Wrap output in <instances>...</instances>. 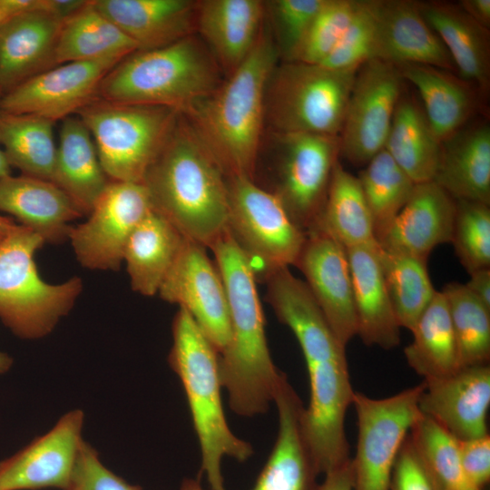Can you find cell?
Wrapping results in <instances>:
<instances>
[{"mask_svg": "<svg viewBox=\"0 0 490 490\" xmlns=\"http://www.w3.org/2000/svg\"><path fill=\"white\" fill-rule=\"evenodd\" d=\"M462 471L475 488L484 490L490 480V436L458 441Z\"/></svg>", "mask_w": 490, "mask_h": 490, "instance_id": "obj_48", "label": "cell"}, {"mask_svg": "<svg viewBox=\"0 0 490 490\" xmlns=\"http://www.w3.org/2000/svg\"><path fill=\"white\" fill-rule=\"evenodd\" d=\"M152 210L206 248L227 230L228 185L220 166L179 113L142 181Z\"/></svg>", "mask_w": 490, "mask_h": 490, "instance_id": "obj_2", "label": "cell"}, {"mask_svg": "<svg viewBox=\"0 0 490 490\" xmlns=\"http://www.w3.org/2000/svg\"><path fill=\"white\" fill-rule=\"evenodd\" d=\"M386 288L400 328L410 331L433 299L427 260L377 247Z\"/></svg>", "mask_w": 490, "mask_h": 490, "instance_id": "obj_38", "label": "cell"}, {"mask_svg": "<svg viewBox=\"0 0 490 490\" xmlns=\"http://www.w3.org/2000/svg\"><path fill=\"white\" fill-rule=\"evenodd\" d=\"M336 337L343 346L357 335L350 268L347 250L319 228L306 232L295 265Z\"/></svg>", "mask_w": 490, "mask_h": 490, "instance_id": "obj_18", "label": "cell"}, {"mask_svg": "<svg viewBox=\"0 0 490 490\" xmlns=\"http://www.w3.org/2000/svg\"><path fill=\"white\" fill-rule=\"evenodd\" d=\"M34 0H0V26L9 18L30 9Z\"/></svg>", "mask_w": 490, "mask_h": 490, "instance_id": "obj_53", "label": "cell"}, {"mask_svg": "<svg viewBox=\"0 0 490 490\" xmlns=\"http://www.w3.org/2000/svg\"><path fill=\"white\" fill-rule=\"evenodd\" d=\"M378 0H358L340 40L320 65L338 71H357L374 59Z\"/></svg>", "mask_w": 490, "mask_h": 490, "instance_id": "obj_43", "label": "cell"}, {"mask_svg": "<svg viewBox=\"0 0 490 490\" xmlns=\"http://www.w3.org/2000/svg\"><path fill=\"white\" fill-rule=\"evenodd\" d=\"M421 13L450 54L459 77L485 93L490 83L489 29L456 3L420 2Z\"/></svg>", "mask_w": 490, "mask_h": 490, "instance_id": "obj_29", "label": "cell"}, {"mask_svg": "<svg viewBox=\"0 0 490 490\" xmlns=\"http://www.w3.org/2000/svg\"><path fill=\"white\" fill-rule=\"evenodd\" d=\"M413 339L404 349L408 366L424 381L443 378L461 368L447 302L436 292L411 330Z\"/></svg>", "mask_w": 490, "mask_h": 490, "instance_id": "obj_34", "label": "cell"}, {"mask_svg": "<svg viewBox=\"0 0 490 490\" xmlns=\"http://www.w3.org/2000/svg\"><path fill=\"white\" fill-rule=\"evenodd\" d=\"M184 237L163 216L152 210L128 239L123 261L132 289L154 296L172 266Z\"/></svg>", "mask_w": 490, "mask_h": 490, "instance_id": "obj_32", "label": "cell"}, {"mask_svg": "<svg viewBox=\"0 0 490 490\" xmlns=\"http://www.w3.org/2000/svg\"><path fill=\"white\" fill-rule=\"evenodd\" d=\"M455 201L451 242L459 261L469 274L490 268V205L466 200Z\"/></svg>", "mask_w": 490, "mask_h": 490, "instance_id": "obj_42", "label": "cell"}, {"mask_svg": "<svg viewBox=\"0 0 490 490\" xmlns=\"http://www.w3.org/2000/svg\"><path fill=\"white\" fill-rule=\"evenodd\" d=\"M424 382L426 387L419 399L422 415L458 441L488 435V364L462 368L451 376Z\"/></svg>", "mask_w": 490, "mask_h": 490, "instance_id": "obj_19", "label": "cell"}, {"mask_svg": "<svg viewBox=\"0 0 490 490\" xmlns=\"http://www.w3.org/2000/svg\"><path fill=\"white\" fill-rule=\"evenodd\" d=\"M454 200L490 205V126L466 123L441 142L433 181Z\"/></svg>", "mask_w": 490, "mask_h": 490, "instance_id": "obj_27", "label": "cell"}, {"mask_svg": "<svg viewBox=\"0 0 490 490\" xmlns=\"http://www.w3.org/2000/svg\"><path fill=\"white\" fill-rule=\"evenodd\" d=\"M397 66L403 80L417 90L424 113L440 142L468 122L475 103L474 85L450 71L430 65Z\"/></svg>", "mask_w": 490, "mask_h": 490, "instance_id": "obj_31", "label": "cell"}, {"mask_svg": "<svg viewBox=\"0 0 490 490\" xmlns=\"http://www.w3.org/2000/svg\"><path fill=\"white\" fill-rule=\"evenodd\" d=\"M110 181L86 126L79 117L64 119L59 129L52 182L88 216Z\"/></svg>", "mask_w": 490, "mask_h": 490, "instance_id": "obj_30", "label": "cell"}, {"mask_svg": "<svg viewBox=\"0 0 490 490\" xmlns=\"http://www.w3.org/2000/svg\"><path fill=\"white\" fill-rule=\"evenodd\" d=\"M11 175V165L4 150L0 149V179Z\"/></svg>", "mask_w": 490, "mask_h": 490, "instance_id": "obj_55", "label": "cell"}, {"mask_svg": "<svg viewBox=\"0 0 490 490\" xmlns=\"http://www.w3.org/2000/svg\"><path fill=\"white\" fill-rule=\"evenodd\" d=\"M172 331L168 362L182 384L190 407L201 448L200 475L205 474L211 490H226L222 458L244 462L253 455V448L228 426L220 396L219 352L182 308L173 318Z\"/></svg>", "mask_w": 490, "mask_h": 490, "instance_id": "obj_6", "label": "cell"}, {"mask_svg": "<svg viewBox=\"0 0 490 490\" xmlns=\"http://www.w3.org/2000/svg\"><path fill=\"white\" fill-rule=\"evenodd\" d=\"M64 490H140L109 470L97 451L83 442L67 486Z\"/></svg>", "mask_w": 490, "mask_h": 490, "instance_id": "obj_46", "label": "cell"}, {"mask_svg": "<svg viewBox=\"0 0 490 490\" xmlns=\"http://www.w3.org/2000/svg\"><path fill=\"white\" fill-rule=\"evenodd\" d=\"M44 243L38 233L20 224L0 242V319L23 339L51 333L83 290L78 277L60 284L40 277L34 254Z\"/></svg>", "mask_w": 490, "mask_h": 490, "instance_id": "obj_7", "label": "cell"}, {"mask_svg": "<svg viewBox=\"0 0 490 490\" xmlns=\"http://www.w3.org/2000/svg\"><path fill=\"white\" fill-rule=\"evenodd\" d=\"M325 0H272L264 2L269 27L280 62H291Z\"/></svg>", "mask_w": 490, "mask_h": 490, "instance_id": "obj_45", "label": "cell"}, {"mask_svg": "<svg viewBox=\"0 0 490 490\" xmlns=\"http://www.w3.org/2000/svg\"><path fill=\"white\" fill-rule=\"evenodd\" d=\"M264 18L262 1H198L196 33L228 76L252 50Z\"/></svg>", "mask_w": 490, "mask_h": 490, "instance_id": "obj_24", "label": "cell"}, {"mask_svg": "<svg viewBox=\"0 0 490 490\" xmlns=\"http://www.w3.org/2000/svg\"><path fill=\"white\" fill-rule=\"evenodd\" d=\"M227 230L260 280L295 265L306 232L289 217L279 199L243 176L227 177Z\"/></svg>", "mask_w": 490, "mask_h": 490, "instance_id": "obj_10", "label": "cell"}, {"mask_svg": "<svg viewBox=\"0 0 490 490\" xmlns=\"http://www.w3.org/2000/svg\"><path fill=\"white\" fill-rule=\"evenodd\" d=\"M206 250L184 237L158 294L187 310L220 354L230 338L229 309L221 277Z\"/></svg>", "mask_w": 490, "mask_h": 490, "instance_id": "obj_15", "label": "cell"}, {"mask_svg": "<svg viewBox=\"0 0 490 490\" xmlns=\"http://www.w3.org/2000/svg\"><path fill=\"white\" fill-rule=\"evenodd\" d=\"M374 59L395 65L456 70L444 44L425 20L420 2L413 0H378Z\"/></svg>", "mask_w": 490, "mask_h": 490, "instance_id": "obj_22", "label": "cell"}, {"mask_svg": "<svg viewBox=\"0 0 490 490\" xmlns=\"http://www.w3.org/2000/svg\"><path fill=\"white\" fill-rule=\"evenodd\" d=\"M0 211L51 244L68 240L70 221L83 216L72 199L54 182L26 175L0 179Z\"/></svg>", "mask_w": 490, "mask_h": 490, "instance_id": "obj_26", "label": "cell"}, {"mask_svg": "<svg viewBox=\"0 0 490 490\" xmlns=\"http://www.w3.org/2000/svg\"><path fill=\"white\" fill-rule=\"evenodd\" d=\"M191 0H93L94 6L138 45L152 50L196 34Z\"/></svg>", "mask_w": 490, "mask_h": 490, "instance_id": "obj_25", "label": "cell"}, {"mask_svg": "<svg viewBox=\"0 0 490 490\" xmlns=\"http://www.w3.org/2000/svg\"><path fill=\"white\" fill-rule=\"evenodd\" d=\"M279 61L270 27L263 26L245 60L209 96L186 113L226 177L255 180L262 132L265 93Z\"/></svg>", "mask_w": 490, "mask_h": 490, "instance_id": "obj_3", "label": "cell"}, {"mask_svg": "<svg viewBox=\"0 0 490 490\" xmlns=\"http://www.w3.org/2000/svg\"><path fill=\"white\" fill-rule=\"evenodd\" d=\"M63 21L34 5L0 26V87L4 94L54 66Z\"/></svg>", "mask_w": 490, "mask_h": 490, "instance_id": "obj_21", "label": "cell"}, {"mask_svg": "<svg viewBox=\"0 0 490 490\" xmlns=\"http://www.w3.org/2000/svg\"><path fill=\"white\" fill-rule=\"evenodd\" d=\"M16 225L12 218L0 216V242L9 234Z\"/></svg>", "mask_w": 490, "mask_h": 490, "instance_id": "obj_54", "label": "cell"}, {"mask_svg": "<svg viewBox=\"0 0 490 490\" xmlns=\"http://www.w3.org/2000/svg\"><path fill=\"white\" fill-rule=\"evenodd\" d=\"M86 2L85 0H36V6L64 22L78 12Z\"/></svg>", "mask_w": 490, "mask_h": 490, "instance_id": "obj_50", "label": "cell"}, {"mask_svg": "<svg viewBox=\"0 0 490 490\" xmlns=\"http://www.w3.org/2000/svg\"><path fill=\"white\" fill-rule=\"evenodd\" d=\"M461 8L485 28L490 27V0H461Z\"/></svg>", "mask_w": 490, "mask_h": 490, "instance_id": "obj_52", "label": "cell"}, {"mask_svg": "<svg viewBox=\"0 0 490 490\" xmlns=\"http://www.w3.org/2000/svg\"><path fill=\"white\" fill-rule=\"evenodd\" d=\"M3 95H4V93H3L2 89H1V87H0V101H1V99H2V97H3Z\"/></svg>", "mask_w": 490, "mask_h": 490, "instance_id": "obj_58", "label": "cell"}, {"mask_svg": "<svg viewBox=\"0 0 490 490\" xmlns=\"http://www.w3.org/2000/svg\"><path fill=\"white\" fill-rule=\"evenodd\" d=\"M221 277L230 338L219 354V372L232 411L242 416L266 413L285 375L271 358L257 279L250 262L226 230L210 248Z\"/></svg>", "mask_w": 490, "mask_h": 490, "instance_id": "obj_1", "label": "cell"}, {"mask_svg": "<svg viewBox=\"0 0 490 490\" xmlns=\"http://www.w3.org/2000/svg\"><path fill=\"white\" fill-rule=\"evenodd\" d=\"M221 72L205 44L193 34L163 47L127 55L104 76L98 97L184 113L219 87Z\"/></svg>", "mask_w": 490, "mask_h": 490, "instance_id": "obj_5", "label": "cell"}, {"mask_svg": "<svg viewBox=\"0 0 490 490\" xmlns=\"http://www.w3.org/2000/svg\"><path fill=\"white\" fill-rule=\"evenodd\" d=\"M408 437L434 490H478L464 475L458 440L435 421L421 415Z\"/></svg>", "mask_w": 490, "mask_h": 490, "instance_id": "obj_41", "label": "cell"}, {"mask_svg": "<svg viewBox=\"0 0 490 490\" xmlns=\"http://www.w3.org/2000/svg\"><path fill=\"white\" fill-rule=\"evenodd\" d=\"M356 72L278 63L266 87L265 125L271 132L339 136Z\"/></svg>", "mask_w": 490, "mask_h": 490, "instance_id": "obj_8", "label": "cell"}, {"mask_svg": "<svg viewBox=\"0 0 490 490\" xmlns=\"http://www.w3.org/2000/svg\"><path fill=\"white\" fill-rule=\"evenodd\" d=\"M313 228L325 230L345 249L378 245L359 181L344 169L339 160L334 166L323 210Z\"/></svg>", "mask_w": 490, "mask_h": 490, "instance_id": "obj_36", "label": "cell"}, {"mask_svg": "<svg viewBox=\"0 0 490 490\" xmlns=\"http://www.w3.org/2000/svg\"><path fill=\"white\" fill-rule=\"evenodd\" d=\"M358 0H325L291 62L321 64L346 31Z\"/></svg>", "mask_w": 490, "mask_h": 490, "instance_id": "obj_44", "label": "cell"}, {"mask_svg": "<svg viewBox=\"0 0 490 490\" xmlns=\"http://www.w3.org/2000/svg\"><path fill=\"white\" fill-rule=\"evenodd\" d=\"M403 81L397 65L378 59L357 70L339 133V155L354 166L384 149Z\"/></svg>", "mask_w": 490, "mask_h": 490, "instance_id": "obj_13", "label": "cell"}, {"mask_svg": "<svg viewBox=\"0 0 490 490\" xmlns=\"http://www.w3.org/2000/svg\"><path fill=\"white\" fill-rule=\"evenodd\" d=\"M54 124L37 115L0 109V144L11 167L23 175L52 181L56 154Z\"/></svg>", "mask_w": 490, "mask_h": 490, "instance_id": "obj_37", "label": "cell"}, {"mask_svg": "<svg viewBox=\"0 0 490 490\" xmlns=\"http://www.w3.org/2000/svg\"><path fill=\"white\" fill-rule=\"evenodd\" d=\"M441 291L447 302L461 368L488 364L490 309L465 284L449 282Z\"/></svg>", "mask_w": 490, "mask_h": 490, "instance_id": "obj_40", "label": "cell"}, {"mask_svg": "<svg viewBox=\"0 0 490 490\" xmlns=\"http://www.w3.org/2000/svg\"><path fill=\"white\" fill-rule=\"evenodd\" d=\"M180 490H204L197 480L187 478L181 485Z\"/></svg>", "mask_w": 490, "mask_h": 490, "instance_id": "obj_57", "label": "cell"}, {"mask_svg": "<svg viewBox=\"0 0 490 490\" xmlns=\"http://www.w3.org/2000/svg\"><path fill=\"white\" fill-rule=\"evenodd\" d=\"M358 179L372 216L378 242L407 202L416 183L385 149L364 166Z\"/></svg>", "mask_w": 490, "mask_h": 490, "instance_id": "obj_39", "label": "cell"}, {"mask_svg": "<svg viewBox=\"0 0 490 490\" xmlns=\"http://www.w3.org/2000/svg\"><path fill=\"white\" fill-rule=\"evenodd\" d=\"M179 113L168 107L117 103L98 97L77 115L93 137L107 177L142 183Z\"/></svg>", "mask_w": 490, "mask_h": 490, "instance_id": "obj_9", "label": "cell"}, {"mask_svg": "<svg viewBox=\"0 0 490 490\" xmlns=\"http://www.w3.org/2000/svg\"><path fill=\"white\" fill-rule=\"evenodd\" d=\"M137 50L136 43L103 15L92 0L63 22L55 64L106 58L122 60Z\"/></svg>", "mask_w": 490, "mask_h": 490, "instance_id": "obj_35", "label": "cell"}, {"mask_svg": "<svg viewBox=\"0 0 490 490\" xmlns=\"http://www.w3.org/2000/svg\"><path fill=\"white\" fill-rule=\"evenodd\" d=\"M384 149L416 184L433 181L441 142L414 98L400 96Z\"/></svg>", "mask_w": 490, "mask_h": 490, "instance_id": "obj_33", "label": "cell"}, {"mask_svg": "<svg viewBox=\"0 0 490 490\" xmlns=\"http://www.w3.org/2000/svg\"><path fill=\"white\" fill-rule=\"evenodd\" d=\"M325 479L319 484L318 490H353V466L351 458L324 475Z\"/></svg>", "mask_w": 490, "mask_h": 490, "instance_id": "obj_49", "label": "cell"}, {"mask_svg": "<svg viewBox=\"0 0 490 490\" xmlns=\"http://www.w3.org/2000/svg\"><path fill=\"white\" fill-rule=\"evenodd\" d=\"M273 402L279 416L278 436L252 490H318L319 474L302 425L305 407L286 375Z\"/></svg>", "mask_w": 490, "mask_h": 490, "instance_id": "obj_20", "label": "cell"}, {"mask_svg": "<svg viewBox=\"0 0 490 490\" xmlns=\"http://www.w3.org/2000/svg\"><path fill=\"white\" fill-rule=\"evenodd\" d=\"M466 285L468 290L490 309V268L472 272Z\"/></svg>", "mask_w": 490, "mask_h": 490, "instance_id": "obj_51", "label": "cell"}, {"mask_svg": "<svg viewBox=\"0 0 490 490\" xmlns=\"http://www.w3.org/2000/svg\"><path fill=\"white\" fill-rule=\"evenodd\" d=\"M286 326L300 346L309 375V402L302 414L304 434L319 475H326L350 459L345 416L355 391L346 347L316 307L295 310Z\"/></svg>", "mask_w": 490, "mask_h": 490, "instance_id": "obj_4", "label": "cell"}, {"mask_svg": "<svg viewBox=\"0 0 490 490\" xmlns=\"http://www.w3.org/2000/svg\"><path fill=\"white\" fill-rule=\"evenodd\" d=\"M422 383L384 398L356 392L357 452L351 458L353 490H389L393 466L412 426L421 416Z\"/></svg>", "mask_w": 490, "mask_h": 490, "instance_id": "obj_12", "label": "cell"}, {"mask_svg": "<svg viewBox=\"0 0 490 490\" xmlns=\"http://www.w3.org/2000/svg\"><path fill=\"white\" fill-rule=\"evenodd\" d=\"M120 61L106 58L56 65L4 94L0 109L63 121L98 98L103 79Z\"/></svg>", "mask_w": 490, "mask_h": 490, "instance_id": "obj_16", "label": "cell"}, {"mask_svg": "<svg viewBox=\"0 0 490 490\" xmlns=\"http://www.w3.org/2000/svg\"><path fill=\"white\" fill-rule=\"evenodd\" d=\"M84 413L73 409L45 434L0 461V490H64L83 442Z\"/></svg>", "mask_w": 490, "mask_h": 490, "instance_id": "obj_17", "label": "cell"}, {"mask_svg": "<svg viewBox=\"0 0 490 490\" xmlns=\"http://www.w3.org/2000/svg\"><path fill=\"white\" fill-rule=\"evenodd\" d=\"M13 365V358L6 353L0 351V374L7 372Z\"/></svg>", "mask_w": 490, "mask_h": 490, "instance_id": "obj_56", "label": "cell"}, {"mask_svg": "<svg viewBox=\"0 0 490 490\" xmlns=\"http://www.w3.org/2000/svg\"><path fill=\"white\" fill-rule=\"evenodd\" d=\"M271 134L276 152L272 185L268 191L279 199L294 223L307 232L323 210L332 172L340 156L339 136Z\"/></svg>", "mask_w": 490, "mask_h": 490, "instance_id": "obj_11", "label": "cell"}, {"mask_svg": "<svg viewBox=\"0 0 490 490\" xmlns=\"http://www.w3.org/2000/svg\"><path fill=\"white\" fill-rule=\"evenodd\" d=\"M389 490H434L408 436L395 461Z\"/></svg>", "mask_w": 490, "mask_h": 490, "instance_id": "obj_47", "label": "cell"}, {"mask_svg": "<svg viewBox=\"0 0 490 490\" xmlns=\"http://www.w3.org/2000/svg\"><path fill=\"white\" fill-rule=\"evenodd\" d=\"M152 210L143 183L111 181L88 220L69 231L77 260L90 270H118L129 237Z\"/></svg>", "mask_w": 490, "mask_h": 490, "instance_id": "obj_14", "label": "cell"}, {"mask_svg": "<svg viewBox=\"0 0 490 490\" xmlns=\"http://www.w3.org/2000/svg\"><path fill=\"white\" fill-rule=\"evenodd\" d=\"M375 247L347 250L358 333L362 342L392 349L400 344V327L386 288Z\"/></svg>", "mask_w": 490, "mask_h": 490, "instance_id": "obj_28", "label": "cell"}, {"mask_svg": "<svg viewBox=\"0 0 490 490\" xmlns=\"http://www.w3.org/2000/svg\"><path fill=\"white\" fill-rule=\"evenodd\" d=\"M456 201L434 181L416 184L407 202L378 240L388 251L425 260L438 245L451 242Z\"/></svg>", "mask_w": 490, "mask_h": 490, "instance_id": "obj_23", "label": "cell"}]
</instances>
